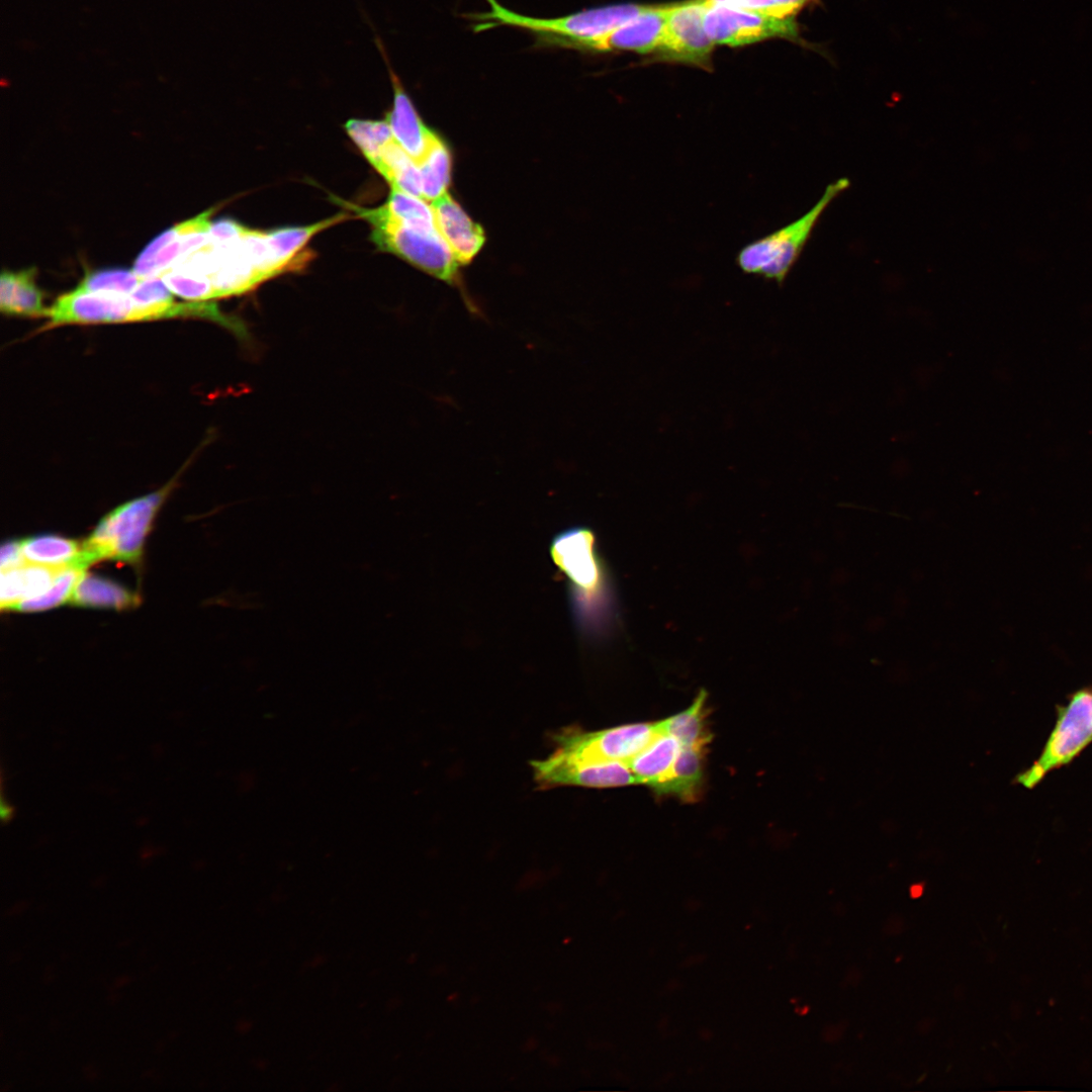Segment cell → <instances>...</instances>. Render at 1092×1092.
I'll use <instances>...</instances> for the list:
<instances>
[{"instance_id": "obj_1", "label": "cell", "mask_w": 1092, "mask_h": 1092, "mask_svg": "<svg viewBox=\"0 0 1092 1092\" xmlns=\"http://www.w3.org/2000/svg\"><path fill=\"white\" fill-rule=\"evenodd\" d=\"M550 554L566 577L578 616L582 620L605 617L611 604V590L594 532L574 527L559 533L551 543Z\"/></svg>"}, {"instance_id": "obj_2", "label": "cell", "mask_w": 1092, "mask_h": 1092, "mask_svg": "<svg viewBox=\"0 0 1092 1092\" xmlns=\"http://www.w3.org/2000/svg\"><path fill=\"white\" fill-rule=\"evenodd\" d=\"M848 187V179H837L826 187L820 199L805 214L743 247L737 255L739 268L745 273L783 283L799 259L822 213L831 201Z\"/></svg>"}, {"instance_id": "obj_3", "label": "cell", "mask_w": 1092, "mask_h": 1092, "mask_svg": "<svg viewBox=\"0 0 1092 1092\" xmlns=\"http://www.w3.org/2000/svg\"><path fill=\"white\" fill-rule=\"evenodd\" d=\"M171 486L172 482L108 513L82 543V565L86 568L100 559L136 562L154 517Z\"/></svg>"}, {"instance_id": "obj_4", "label": "cell", "mask_w": 1092, "mask_h": 1092, "mask_svg": "<svg viewBox=\"0 0 1092 1092\" xmlns=\"http://www.w3.org/2000/svg\"><path fill=\"white\" fill-rule=\"evenodd\" d=\"M353 208L373 226L371 238L379 249L399 256L441 280L449 283L455 281L460 264L438 228L392 219L381 207Z\"/></svg>"}, {"instance_id": "obj_5", "label": "cell", "mask_w": 1092, "mask_h": 1092, "mask_svg": "<svg viewBox=\"0 0 1092 1092\" xmlns=\"http://www.w3.org/2000/svg\"><path fill=\"white\" fill-rule=\"evenodd\" d=\"M1092 743V687H1083L1057 706V719L1038 757L1013 783L1037 786L1050 772L1071 763Z\"/></svg>"}, {"instance_id": "obj_6", "label": "cell", "mask_w": 1092, "mask_h": 1092, "mask_svg": "<svg viewBox=\"0 0 1092 1092\" xmlns=\"http://www.w3.org/2000/svg\"><path fill=\"white\" fill-rule=\"evenodd\" d=\"M660 733L657 722L627 724L599 731H584L573 725L552 734L551 739L555 750L575 759L628 762Z\"/></svg>"}, {"instance_id": "obj_7", "label": "cell", "mask_w": 1092, "mask_h": 1092, "mask_svg": "<svg viewBox=\"0 0 1092 1092\" xmlns=\"http://www.w3.org/2000/svg\"><path fill=\"white\" fill-rule=\"evenodd\" d=\"M46 328L70 324H117L150 321L148 312L129 293L72 290L58 297Z\"/></svg>"}, {"instance_id": "obj_8", "label": "cell", "mask_w": 1092, "mask_h": 1092, "mask_svg": "<svg viewBox=\"0 0 1092 1092\" xmlns=\"http://www.w3.org/2000/svg\"><path fill=\"white\" fill-rule=\"evenodd\" d=\"M538 789L559 786L614 788L637 784L628 762L584 761L554 750L544 759L530 762Z\"/></svg>"}, {"instance_id": "obj_9", "label": "cell", "mask_w": 1092, "mask_h": 1092, "mask_svg": "<svg viewBox=\"0 0 1092 1092\" xmlns=\"http://www.w3.org/2000/svg\"><path fill=\"white\" fill-rule=\"evenodd\" d=\"M704 28L714 44L731 47L769 37L797 35L794 18H776L723 4L710 3L704 16Z\"/></svg>"}, {"instance_id": "obj_10", "label": "cell", "mask_w": 1092, "mask_h": 1092, "mask_svg": "<svg viewBox=\"0 0 1092 1092\" xmlns=\"http://www.w3.org/2000/svg\"><path fill=\"white\" fill-rule=\"evenodd\" d=\"M212 209L180 222L152 241L136 258L132 271L142 278L160 277L181 259L210 241Z\"/></svg>"}, {"instance_id": "obj_11", "label": "cell", "mask_w": 1092, "mask_h": 1092, "mask_svg": "<svg viewBox=\"0 0 1092 1092\" xmlns=\"http://www.w3.org/2000/svg\"><path fill=\"white\" fill-rule=\"evenodd\" d=\"M707 0H690L667 7L660 49L663 58L694 65L709 63L714 43L704 28Z\"/></svg>"}, {"instance_id": "obj_12", "label": "cell", "mask_w": 1092, "mask_h": 1092, "mask_svg": "<svg viewBox=\"0 0 1092 1092\" xmlns=\"http://www.w3.org/2000/svg\"><path fill=\"white\" fill-rule=\"evenodd\" d=\"M376 43L388 69L393 89L392 107L386 115V121L394 141L419 165L438 136L422 121L397 74L391 68L379 38H376Z\"/></svg>"}, {"instance_id": "obj_13", "label": "cell", "mask_w": 1092, "mask_h": 1092, "mask_svg": "<svg viewBox=\"0 0 1092 1092\" xmlns=\"http://www.w3.org/2000/svg\"><path fill=\"white\" fill-rule=\"evenodd\" d=\"M667 7H648L619 28L594 42L587 51H631L651 53L662 43Z\"/></svg>"}, {"instance_id": "obj_14", "label": "cell", "mask_w": 1092, "mask_h": 1092, "mask_svg": "<svg viewBox=\"0 0 1092 1092\" xmlns=\"http://www.w3.org/2000/svg\"><path fill=\"white\" fill-rule=\"evenodd\" d=\"M438 231L460 265L468 264L482 248L485 237L461 206L445 193L431 202Z\"/></svg>"}, {"instance_id": "obj_15", "label": "cell", "mask_w": 1092, "mask_h": 1092, "mask_svg": "<svg viewBox=\"0 0 1092 1092\" xmlns=\"http://www.w3.org/2000/svg\"><path fill=\"white\" fill-rule=\"evenodd\" d=\"M35 270L18 272L3 270L0 279V309L8 315L48 316L50 308L42 303V293L34 281Z\"/></svg>"}, {"instance_id": "obj_16", "label": "cell", "mask_w": 1092, "mask_h": 1092, "mask_svg": "<svg viewBox=\"0 0 1092 1092\" xmlns=\"http://www.w3.org/2000/svg\"><path fill=\"white\" fill-rule=\"evenodd\" d=\"M71 566V565H70ZM26 563L1 570V608L13 610L22 601L46 593L64 568Z\"/></svg>"}, {"instance_id": "obj_17", "label": "cell", "mask_w": 1092, "mask_h": 1092, "mask_svg": "<svg viewBox=\"0 0 1092 1092\" xmlns=\"http://www.w3.org/2000/svg\"><path fill=\"white\" fill-rule=\"evenodd\" d=\"M680 748L671 735L658 734L643 750L628 761L637 783L655 790L667 779Z\"/></svg>"}, {"instance_id": "obj_18", "label": "cell", "mask_w": 1092, "mask_h": 1092, "mask_svg": "<svg viewBox=\"0 0 1092 1092\" xmlns=\"http://www.w3.org/2000/svg\"><path fill=\"white\" fill-rule=\"evenodd\" d=\"M704 747L680 745L670 772L656 792L695 801L704 780Z\"/></svg>"}, {"instance_id": "obj_19", "label": "cell", "mask_w": 1092, "mask_h": 1092, "mask_svg": "<svg viewBox=\"0 0 1092 1092\" xmlns=\"http://www.w3.org/2000/svg\"><path fill=\"white\" fill-rule=\"evenodd\" d=\"M24 562L54 567L81 564L82 544L57 535H38L19 541Z\"/></svg>"}, {"instance_id": "obj_20", "label": "cell", "mask_w": 1092, "mask_h": 1092, "mask_svg": "<svg viewBox=\"0 0 1092 1092\" xmlns=\"http://www.w3.org/2000/svg\"><path fill=\"white\" fill-rule=\"evenodd\" d=\"M70 603L81 607L120 610L135 606L138 597L116 582L84 572L76 584Z\"/></svg>"}, {"instance_id": "obj_21", "label": "cell", "mask_w": 1092, "mask_h": 1092, "mask_svg": "<svg viewBox=\"0 0 1092 1092\" xmlns=\"http://www.w3.org/2000/svg\"><path fill=\"white\" fill-rule=\"evenodd\" d=\"M706 700L707 693L701 690L689 708L657 722L660 732L673 736L680 745L705 748L712 739L706 724Z\"/></svg>"}, {"instance_id": "obj_22", "label": "cell", "mask_w": 1092, "mask_h": 1092, "mask_svg": "<svg viewBox=\"0 0 1092 1092\" xmlns=\"http://www.w3.org/2000/svg\"><path fill=\"white\" fill-rule=\"evenodd\" d=\"M375 169L387 180L390 187L422 198L420 168L395 141L383 149Z\"/></svg>"}, {"instance_id": "obj_23", "label": "cell", "mask_w": 1092, "mask_h": 1092, "mask_svg": "<svg viewBox=\"0 0 1092 1092\" xmlns=\"http://www.w3.org/2000/svg\"><path fill=\"white\" fill-rule=\"evenodd\" d=\"M348 217L345 213H339L331 218L320 222L297 228H284L266 233L267 241L279 263L285 269L290 266L294 256L303 248L306 242L316 233L341 222Z\"/></svg>"}, {"instance_id": "obj_24", "label": "cell", "mask_w": 1092, "mask_h": 1092, "mask_svg": "<svg viewBox=\"0 0 1092 1092\" xmlns=\"http://www.w3.org/2000/svg\"><path fill=\"white\" fill-rule=\"evenodd\" d=\"M422 179V198L430 203L445 193L450 182L451 157L447 147L437 138L426 157L418 165Z\"/></svg>"}, {"instance_id": "obj_25", "label": "cell", "mask_w": 1092, "mask_h": 1092, "mask_svg": "<svg viewBox=\"0 0 1092 1092\" xmlns=\"http://www.w3.org/2000/svg\"><path fill=\"white\" fill-rule=\"evenodd\" d=\"M345 128L370 164L376 168L383 149L394 141L385 120L350 119Z\"/></svg>"}, {"instance_id": "obj_26", "label": "cell", "mask_w": 1092, "mask_h": 1092, "mask_svg": "<svg viewBox=\"0 0 1092 1092\" xmlns=\"http://www.w3.org/2000/svg\"><path fill=\"white\" fill-rule=\"evenodd\" d=\"M380 207L392 219L422 226H437L431 203L397 188L390 187L389 198Z\"/></svg>"}, {"instance_id": "obj_27", "label": "cell", "mask_w": 1092, "mask_h": 1092, "mask_svg": "<svg viewBox=\"0 0 1092 1092\" xmlns=\"http://www.w3.org/2000/svg\"><path fill=\"white\" fill-rule=\"evenodd\" d=\"M84 572L85 569L76 565L62 568L46 593L20 602L13 610L22 612L43 611L70 602L76 584Z\"/></svg>"}, {"instance_id": "obj_28", "label": "cell", "mask_w": 1092, "mask_h": 1092, "mask_svg": "<svg viewBox=\"0 0 1092 1092\" xmlns=\"http://www.w3.org/2000/svg\"><path fill=\"white\" fill-rule=\"evenodd\" d=\"M239 248L262 281L284 270L271 250L266 233L246 228L239 240Z\"/></svg>"}, {"instance_id": "obj_29", "label": "cell", "mask_w": 1092, "mask_h": 1092, "mask_svg": "<svg viewBox=\"0 0 1092 1092\" xmlns=\"http://www.w3.org/2000/svg\"><path fill=\"white\" fill-rule=\"evenodd\" d=\"M144 278L132 270L109 269L87 274L75 288L81 292L107 291L130 293Z\"/></svg>"}, {"instance_id": "obj_30", "label": "cell", "mask_w": 1092, "mask_h": 1092, "mask_svg": "<svg viewBox=\"0 0 1092 1092\" xmlns=\"http://www.w3.org/2000/svg\"><path fill=\"white\" fill-rule=\"evenodd\" d=\"M160 278L172 293L184 299L190 301L214 299L213 287L206 279H200L174 269L165 271Z\"/></svg>"}, {"instance_id": "obj_31", "label": "cell", "mask_w": 1092, "mask_h": 1092, "mask_svg": "<svg viewBox=\"0 0 1092 1092\" xmlns=\"http://www.w3.org/2000/svg\"><path fill=\"white\" fill-rule=\"evenodd\" d=\"M776 18H793L807 0H707Z\"/></svg>"}, {"instance_id": "obj_32", "label": "cell", "mask_w": 1092, "mask_h": 1092, "mask_svg": "<svg viewBox=\"0 0 1092 1092\" xmlns=\"http://www.w3.org/2000/svg\"><path fill=\"white\" fill-rule=\"evenodd\" d=\"M246 228L231 219H221L211 223L210 241L214 244H229L241 239Z\"/></svg>"}, {"instance_id": "obj_33", "label": "cell", "mask_w": 1092, "mask_h": 1092, "mask_svg": "<svg viewBox=\"0 0 1092 1092\" xmlns=\"http://www.w3.org/2000/svg\"><path fill=\"white\" fill-rule=\"evenodd\" d=\"M0 561L1 570L14 568L24 563L19 541H10L2 545Z\"/></svg>"}, {"instance_id": "obj_34", "label": "cell", "mask_w": 1092, "mask_h": 1092, "mask_svg": "<svg viewBox=\"0 0 1092 1092\" xmlns=\"http://www.w3.org/2000/svg\"><path fill=\"white\" fill-rule=\"evenodd\" d=\"M1 793H2V794H1V799H0V801H1V805H0V809H1V819H2V822H3L4 824H5V823H8V822H10V820H11V819L13 818V816H14V814H15V809H14V807H13V806H12V805H11V804H10V803H9V802H8V801H7L6 799H5V798H4V796H3V792H2V791H1Z\"/></svg>"}, {"instance_id": "obj_35", "label": "cell", "mask_w": 1092, "mask_h": 1092, "mask_svg": "<svg viewBox=\"0 0 1092 1092\" xmlns=\"http://www.w3.org/2000/svg\"><path fill=\"white\" fill-rule=\"evenodd\" d=\"M909 892H910V896L912 898H915V899L919 898L923 894V885L922 884H914V885H912L910 887Z\"/></svg>"}]
</instances>
